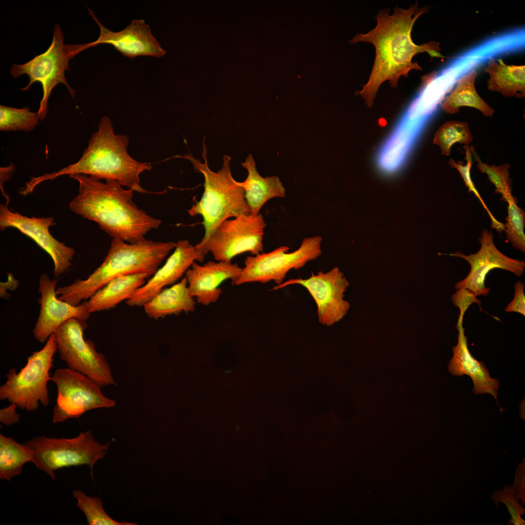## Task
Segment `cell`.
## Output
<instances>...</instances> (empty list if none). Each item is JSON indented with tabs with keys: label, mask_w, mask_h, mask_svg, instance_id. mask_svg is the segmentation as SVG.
<instances>
[{
	"label": "cell",
	"mask_w": 525,
	"mask_h": 525,
	"mask_svg": "<svg viewBox=\"0 0 525 525\" xmlns=\"http://www.w3.org/2000/svg\"><path fill=\"white\" fill-rule=\"evenodd\" d=\"M418 2L407 10L396 7L394 13L389 15L388 9L380 10L376 18L375 28L367 34H357L350 40L351 44L358 42L372 44L375 48L374 65L368 83L363 89L356 92L361 94L368 107H371L380 86L388 80L390 86L397 87L401 76L408 77L411 70H421L417 62H412L413 56L426 52L432 57L443 58L439 53V43L430 41L421 45L414 44L411 33L417 19L427 12L428 7L418 9Z\"/></svg>",
	"instance_id": "obj_1"
},
{
	"label": "cell",
	"mask_w": 525,
	"mask_h": 525,
	"mask_svg": "<svg viewBox=\"0 0 525 525\" xmlns=\"http://www.w3.org/2000/svg\"><path fill=\"white\" fill-rule=\"evenodd\" d=\"M79 184L78 194L69 204L75 213L96 222L113 238L129 243L145 240V234L157 229L161 221L140 209L133 201V191L124 189L117 181L103 182L94 176L74 174Z\"/></svg>",
	"instance_id": "obj_2"
},
{
	"label": "cell",
	"mask_w": 525,
	"mask_h": 525,
	"mask_svg": "<svg viewBox=\"0 0 525 525\" xmlns=\"http://www.w3.org/2000/svg\"><path fill=\"white\" fill-rule=\"evenodd\" d=\"M128 142L126 135L114 134L111 120L104 116L78 161L56 172L31 178L23 187V191L28 194L44 181L62 175L83 174L101 179H113L134 192L146 193L148 192L140 185V175L150 170L152 166L130 156L127 150Z\"/></svg>",
	"instance_id": "obj_3"
},
{
	"label": "cell",
	"mask_w": 525,
	"mask_h": 525,
	"mask_svg": "<svg viewBox=\"0 0 525 525\" xmlns=\"http://www.w3.org/2000/svg\"><path fill=\"white\" fill-rule=\"evenodd\" d=\"M175 246L174 242L145 239L132 244L113 238L104 262L87 279H77L69 285L59 287L56 294L59 299L78 306L116 278L141 273L154 275Z\"/></svg>",
	"instance_id": "obj_4"
},
{
	"label": "cell",
	"mask_w": 525,
	"mask_h": 525,
	"mask_svg": "<svg viewBox=\"0 0 525 525\" xmlns=\"http://www.w3.org/2000/svg\"><path fill=\"white\" fill-rule=\"evenodd\" d=\"M178 157L190 160L195 170L204 177L203 194L200 200L195 202L188 211L192 217L199 214L203 217L204 236L195 246L206 255V245L216 228L230 217L250 214V210L245 199L244 189L232 176L230 157L224 155L222 168L217 172L212 171L208 165L204 139L202 153L204 163L191 154Z\"/></svg>",
	"instance_id": "obj_5"
},
{
	"label": "cell",
	"mask_w": 525,
	"mask_h": 525,
	"mask_svg": "<svg viewBox=\"0 0 525 525\" xmlns=\"http://www.w3.org/2000/svg\"><path fill=\"white\" fill-rule=\"evenodd\" d=\"M57 351L54 333L39 350L28 357L26 365L17 372L11 368L5 375L7 381L0 387V400L15 403L18 407L34 412L39 402L46 406L50 403L48 382Z\"/></svg>",
	"instance_id": "obj_6"
},
{
	"label": "cell",
	"mask_w": 525,
	"mask_h": 525,
	"mask_svg": "<svg viewBox=\"0 0 525 525\" xmlns=\"http://www.w3.org/2000/svg\"><path fill=\"white\" fill-rule=\"evenodd\" d=\"M34 454L33 463L53 480L55 471L65 467L88 465L93 480V467L105 455L110 442L101 444L90 430L70 438L38 436L23 443Z\"/></svg>",
	"instance_id": "obj_7"
},
{
	"label": "cell",
	"mask_w": 525,
	"mask_h": 525,
	"mask_svg": "<svg viewBox=\"0 0 525 525\" xmlns=\"http://www.w3.org/2000/svg\"><path fill=\"white\" fill-rule=\"evenodd\" d=\"M64 38L60 25L56 24L52 43L46 52L24 64H14L10 69V73L14 78L24 74L29 77V84L20 89L27 90L35 82L41 84L43 96L37 112L41 120L46 116L48 101L52 90L58 84H64L71 97L75 96V90L66 81L65 71L69 69L70 60L79 53L78 47V44L64 45Z\"/></svg>",
	"instance_id": "obj_8"
},
{
	"label": "cell",
	"mask_w": 525,
	"mask_h": 525,
	"mask_svg": "<svg viewBox=\"0 0 525 525\" xmlns=\"http://www.w3.org/2000/svg\"><path fill=\"white\" fill-rule=\"evenodd\" d=\"M86 321L72 318L54 332L60 359L68 368L79 371L101 387L116 385L110 367L105 356L97 351L95 344L85 340Z\"/></svg>",
	"instance_id": "obj_9"
},
{
	"label": "cell",
	"mask_w": 525,
	"mask_h": 525,
	"mask_svg": "<svg viewBox=\"0 0 525 525\" xmlns=\"http://www.w3.org/2000/svg\"><path fill=\"white\" fill-rule=\"evenodd\" d=\"M322 240L320 236L305 237L300 247L291 253L288 252L289 247L282 245L268 253L248 256L245 261L244 267L242 268L238 276L231 280V284L265 283L273 280L280 285L290 270L298 269L320 255Z\"/></svg>",
	"instance_id": "obj_10"
},
{
	"label": "cell",
	"mask_w": 525,
	"mask_h": 525,
	"mask_svg": "<svg viewBox=\"0 0 525 525\" xmlns=\"http://www.w3.org/2000/svg\"><path fill=\"white\" fill-rule=\"evenodd\" d=\"M50 381L55 383L57 389L52 413L54 423L78 418L92 409L116 405L115 401L105 396L98 384L69 368L56 369Z\"/></svg>",
	"instance_id": "obj_11"
},
{
	"label": "cell",
	"mask_w": 525,
	"mask_h": 525,
	"mask_svg": "<svg viewBox=\"0 0 525 525\" xmlns=\"http://www.w3.org/2000/svg\"><path fill=\"white\" fill-rule=\"evenodd\" d=\"M266 226L262 215H242L226 220L210 235L206 246L217 261L231 262L236 256L249 252L256 255L263 251V236Z\"/></svg>",
	"instance_id": "obj_12"
},
{
	"label": "cell",
	"mask_w": 525,
	"mask_h": 525,
	"mask_svg": "<svg viewBox=\"0 0 525 525\" xmlns=\"http://www.w3.org/2000/svg\"><path fill=\"white\" fill-rule=\"evenodd\" d=\"M296 284L306 288L314 299L317 307L318 321L321 324L331 326L347 314L350 304L344 299V297L349 283L338 267H334L326 273L319 271L315 274L312 272L311 277L306 279H290L274 286L272 290Z\"/></svg>",
	"instance_id": "obj_13"
},
{
	"label": "cell",
	"mask_w": 525,
	"mask_h": 525,
	"mask_svg": "<svg viewBox=\"0 0 525 525\" xmlns=\"http://www.w3.org/2000/svg\"><path fill=\"white\" fill-rule=\"evenodd\" d=\"M55 225L52 217H28L13 211L6 204H0V229L14 228L33 239L51 257L54 264L53 275L58 278L71 266L75 250L51 234L49 228Z\"/></svg>",
	"instance_id": "obj_14"
},
{
	"label": "cell",
	"mask_w": 525,
	"mask_h": 525,
	"mask_svg": "<svg viewBox=\"0 0 525 525\" xmlns=\"http://www.w3.org/2000/svg\"><path fill=\"white\" fill-rule=\"evenodd\" d=\"M493 237L492 232L484 229L479 238L481 246L478 252L469 255L459 251L448 254L466 260L471 266L466 277L455 284L456 290L465 288L473 292L476 296H486L490 289L485 286V282L490 270L498 268L510 271L518 277L522 275L525 267V261L503 254L495 245Z\"/></svg>",
	"instance_id": "obj_15"
},
{
	"label": "cell",
	"mask_w": 525,
	"mask_h": 525,
	"mask_svg": "<svg viewBox=\"0 0 525 525\" xmlns=\"http://www.w3.org/2000/svg\"><path fill=\"white\" fill-rule=\"evenodd\" d=\"M58 281L57 279H50L45 273L39 278L40 309L33 332L35 338L42 344L46 343L50 335L66 321L76 318L86 321L90 314L87 301L73 306L57 298L56 286Z\"/></svg>",
	"instance_id": "obj_16"
},
{
	"label": "cell",
	"mask_w": 525,
	"mask_h": 525,
	"mask_svg": "<svg viewBox=\"0 0 525 525\" xmlns=\"http://www.w3.org/2000/svg\"><path fill=\"white\" fill-rule=\"evenodd\" d=\"M88 9L100 27V35L94 42L80 44V52L99 44H109L130 59L140 55L161 57L165 54L166 52L152 35L150 26L144 19H133L123 30L113 32L102 24L93 12Z\"/></svg>",
	"instance_id": "obj_17"
},
{
	"label": "cell",
	"mask_w": 525,
	"mask_h": 525,
	"mask_svg": "<svg viewBox=\"0 0 525 525\" xmlns=\"http://www.w3.org/2000/svg\"><path fill=\"white\" fill-rule=\"evenodd\" d=\"M175 248L163 266L126 299L127 305L131 307L143 306L165 287L180 279L195 261L202 262L205 257L187 240H178Z\"/></svg>",
	"instance_id": "obj_18"
},
{
	"label": "cell",
	"mask_w": 525,
	"mask_h": 525,
	"mask_svg": "<svg viewBox=\"0 0 525 525\" xmlns=\"http://www.w3.org/2000/svg\"><path fill=\"white\" fill-rule=\"evenodd\" d=\"M242 268L231 262L209 261L203 265L194 262L185 273L190 296L198 303L205 306L219 299L224 281L234 279Z\"/></svg>",
	"instance_id": "obj_19"
},
{
	"label": "cell",
	"mask_w": 525,
	"mask_h": 525,
	"mask_svg": "<svg viewBox=\"0 0 525 525\" xmlns=\"http://www.w3.org/2000/svg\"><path fill=\"white\" fill-rule=\"evenodd\" d=\"M463 316L458 315L456 325L458 332V341L457 345L452 348L453 356L449 362L448 370L455 376H469L473 382L474 394H489L497 401L499 381L492 378L484 363L477 361L470 353L463 327Z\"/></svg>",
	"instance_id": "obj_20"
},
{
	"label": "cell",
	"mask_w": 525,
	"mask_h": 525,
	"mask_svg": "<svg viewBox=\"0 0 525 525\" xmlns=\"http://www.w3.org/2000/svg\"><path fill=\"white\" fill-rule=\"evenodd\" d=\"M241 165L246 169L248 175L244 181H237V183L244 190L245 197L250 208V214H259L262 207L271 198L285 197V188L280 178L275 175L262 176L257 170L251 154L248 156Z\"/></svg>",
	"instance_id": "obj_21"
},
{
	"label": "cell",
	"mask_w": 525,
	"mask_h": 525,
	"mask_svg": "<svg viewBox=\"0 0 525 525\" xmlns=\"http://www.w3.org/2000/svg\"><path fill=\"white\" fill-rule=\"evenodd\" d=\"M143 307L149 317L157 319L169 315H178L182 312H193L195 302L189 294L185 277L177 283L163 289Z\"/></svg>",
	"instance_id": "obj_22"
},
{
	"label": "cell",
	"mask_w": 525,
	"mask_h": 525,
	"mask_svg": "<svg viewBox=\"0 0 525 525\" xmlns=\"http://www.w3.org/2000/svg\"><path fill=\"white\" fill-rule=\"evenodd\" d=\"M151 276L147 273L125 275L116 278L98 290L87 301L91 313L114 308L145 283Z\"/></svg>",
	"instance_id": "obj_23"
},
{
	"label": "cell",
	"mask_w": 525,
	"mask_h": 525,
	"mask_svg": "<svg viewBox=\"0 0 525 525\" xmlns=\"http://www.w3.org/2000/svg\"><path fill=\"white\" fill-rule=\"evenodd\" d=\"M484 70L490 75L488 89L506 97H525V65H508L501 59L490 58Z\"/></svg>",
	"instance_id": "obj_24"
},
{
	"label": "cell",
	"mask_w": 525,
	"mask_h": 525,
	"mask_svg": "<svg viewBox=\"0 0 525 525\" xmlns=\"http://www.w3.org/2000/svg\"><path fill=\"white\" fill-rule=\"evenodd\" d=\"M477 75L476 71L473 70L457 80L455 87L441 102L443 111L455 114L459 111L460 107L469 106L478 109L485 116L492 117L494 110L484 101L476 90L474 83Z\"/></svg>",
	"instance_id": "obj_25"
},
{
	"label": "cell",
	"mask_w": 525,
	"mask_h": 525,
	"mask_svg": "<svg viewBox=\"0 0 525 525\" xmlns=\"http://www.w3.org/2000/svg\"><path fill=\"white\" fill-rule=\"evenodd\" d=\"M34 454L24 444H19L11 437L0 434V479L8 481L22 473L23 465L33 462Z\"/></svg>",
	"instance_id": "obj_26"
},
{
	"label": "cell",
	"mask_w": 525,
	"mask_h": 525,
	"mask_svg": "<svg viewBox=\"0 0 525 525\" xmlns=\"http://www.w3.org/2000/svg\"><path fill=\"white\" fill-rule=\"evenodd\" d=\"M472 140L473 136L468 122L450 121L438 128L435 134L433 143L439 146L441 155L449 156L451 148L455 143L468 146Z\"/></svg>",
	"instance_id": "obj_27"
},
{
	"label": "cell",
	"mask_w": 525,
	"mask_h": 525,
	"mask_svg": "<svg viewBox=\"0 0 525 525\" xmlns=\"http://www.w3.org/2000/svg\"><path fill=\"white\" fill-rule=\"evenodd\" d=\"M472 156L477 163L480 172L486 174L491 183L495 187V192L501 195V199L508 203L517 200L512 194V180L509 177L508 171L510 165L506 163L496 166L483 162L476 153L473 147H470Z\"/></svg>",
	"instance_id": "obj_28"
},
{
	"label": "cell",
	"mask_w": 525,
	"mask_h": 525,
	"mask_svg": "<svg viewBox=\"0 0 525 525\" xmlns=\"http://www.w3.org/2000/svg\"><path fill=\"white\" fill-rule=\"evenodd\" d=\"M40 120L37 112L31 111L25 106L17 108L0 105V130L1 131H31Z\"/></svg>",
	"instance_id": "obj_29"
},
{
	"label": "cell",
	"mask_w": 525,
	"mask_h": 525,
	"mask_svg": "<svg viewBox=\"0 0 525 525\" xmlns=\"http://www.w3.org/2000/svg\"><path fill=\"white\" fill-rule=\"evenodd\" d=\"M72 495L77 499L76 505L82 511L89 525H136L125 522H119L110 518L105 511L103 502L99 498L87 496L83 491L76 490Z\"/></svg>",
	"instance_id": "obj_30"
},
{
	"label": "cell",
	"mask_w": 525,
	"mask_h": 525,
	"mask_svg": "<svg viewBox=\"0 0 525 525\" xmlns=\"http://www.w3.org/2000/svg\"><path fill=\"white\" fill-rule=\"evenodd\" d=\"M508 216L505 224L504 231L507 240L513 247L523 252H525V211L517 206V200L508 203Z\"/></svg>",
	"instance_id": "obj_31"
},
{
	"label": "cell",
	"mask_w": 525,
	"mask_h": 525,
	"mask_svg": "<svg viewBox=\"0 0 525 525\" xmlns=\"http://www.w3.org/2000/svg\"><path fill=\"white\" fill-rule=\"evenodd\" d=\"M465 150L466 159L467 160V163L464 164V163L461 161H458L456 162L454 159H451L449 161V164L453 168L456 169L459 172L465 185L468 187L470 192H472L478 198L480 202L481 203L483 208L488 212L490 219L491 221V228H494L495 229H499L502 226V223L499 222L496 220L493 216L491 212L487 208L484 201L481 197L480 194L476 189L471 177V169L472 163V154L470 148L468 146H465L464 147Z\"/></svg>",
	"instance_id": "obj_32"
},
{
	"label": "cell",
	"mask_w": 525,
	"mask_h": 525,
	"mask_svg": "<svg viewBox=\"0 0 525 525\" xmlns=\"http://www.w3.org/2000/svg\"><path fill=\"white\" fill-rule=\"evenodd\" d=\"M491 498L496 504L499 502L505 504L511 516L510 524L525 525V522L521 517L525 514V509L519 504V498L513 488L505 486L502 491L495 492Z\"/></svg>",
	"instance_id": "obj_33"
},
{
	"label": "cell",
	"mask_w": 525,
	"mask_h": 525,
	"mask_svg": "<svg viewBox=\"0 0 525 525\" xmlns=\"http://www.w3.org/2000/svg\"><path fill=\"white\" fill-rule=\"evenodd\" d=\"M476 295L468 289L462 288L458 289L452 296V300L454 305L458 307L460 311L459 315H464L470 306L473 303H476L481 311L484 310L481 307V301L478 299Z\"/></svg>",
	"instance_id": "obj_34"
},
{
	"label": "cell",
	"mask_w": 525,
	"mask_h": 525,
	"mask_svg": "<svg viewBox=\"0 0 525 525\" xmlns=\"http://www.w3.org/2000/svg\"><path fill=\"white\" fill-rule=\"evenodd\" d=\"M524 288V284L521 281L518 280L514 284V296L505 309L506 312H516L525 316Z\"/></svg>",
	"instance_id": "obj_35"
},
{
	"label": "cell",
	"mask_w": 525,
	"mask_h": 525,
	"mask_svg": "<svg viewBox=\"0 0 525 525\" xmlns=\"http://www.w3.org/2000/svg\"><path fill=\"white\" fill-rule=\"evenodd\" d=\"M17 407L15 403L11 402L6 407L0 409V422L6 426L18 422L19 421L20 415L16 412V409Z\"/></svg>",
	"instance_id": "obj_36"
},
{
	"label": "cell",
	"mask_w": 525,
	"mask_h": 525,
	"mask_svg": "<svg viewBox=\"0 0 525 525\" xmlns=\"http://www.w3.org/2000/svg\"><path fill=\"white\" fill-rule=\"evenodd\" d=\"M515 478L513 489L516 493L517 492L518 497L523 502V500L525 501V461L519 464Z\"/></svg>",
	"instance_id": "obj_37"
},
{
	"label": "cell",
	"mask_w": 525,
	"mask_h": 525,
	"mask_svg": "<svg viewBox=\"0 0 525 525\" xmlns=\"http://www.w3.org/2000/svg\"><path fill=\"white\" fill-rule=\"evenodd\" d=\"M18 281L15 279L11 273L8 274L7 281L0 282V297L2 298L8 299L11 295L7 293V290L15 291L18 287Z\"/></svg>",
	"instance_id": "obj_38"
}]
</instances>
